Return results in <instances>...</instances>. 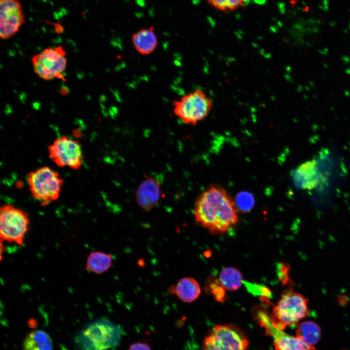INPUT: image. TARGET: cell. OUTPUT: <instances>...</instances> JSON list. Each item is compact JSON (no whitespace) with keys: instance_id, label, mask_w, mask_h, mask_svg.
<instances>
[{"instance_id":"52a82bcc","label":"cell","mask_w":350,"mask_h":350,"mask_svg":"<svg viewBox=\"0 0 350 350\" xmlns=\"http://www.w3.org/2000/svg\"><path fill=\"white\" fill-rule=\"evenodd\" d=\"M249 341L245 333L234 324L218 325L205 337L203 350H247Z\"/></svg>"},{"instance_id":"ffe728a7","label":"cell","mask_w":350,"mask_h":350,"mask_svg":"<svg viewBox=\"0 0 350 350\" xmlns=\"http://www.w3.org/2000/svg\"><path fill=\"white\" fill-rule=\"evenodd\" d=\"M215 9L224 12H229L243 7L247 0H207Z\"/></svg>"},{"instance_id":"5b68a950","label":"cell","mask_w":350,"mask_h":350,"mask_svg":"<svg viewBox=\"0 0 350 350\" xmlns=\"http://www.w3.org/2000/svg\"><path fill=\"white\" fill-rule=\"evenodd\" d=\"M27 181L32 196L42 206L47 205L59 198L63 183L59 174L48 166L30 172Z\"/></svg>"},{"instance_id":"8fae6325","label":"cell","mask_w":350,"mask_h":350,"mask_svg":"<svg viewBox=\"0 0 350 350\" xmlns=\"http://www.w3.org/2000/svg\"><path fill=\"white\" fill-rule=\"evenodd\" d=\"M22 7L18 0H0V36L9 38L19 30L24 22Z\"/></svg>"},{"instance_id":"4fadbf2b","label":"cell","mask_w":350,"mask_h":350,"mask_svg":"<svg viewBox=\"0 0 350 350\" xmlns=\"http://www.w3.org/2000/svg\"><path fill=\"white\" fill-rule=\"evenodd\" d=\"M169 292L175 294L179 299L186 303L195 300L201 293V288L198 282L192 277L181 279L174 286L169 288Z\"/></svg>"},{"instance_id":"7402d4cb","label":"cell","mask_w":350,"mask_h":350,"mask_svg":"<svg viewBox=\"0 0 350 350\" xmlns=\"http://www.w3.org/2000/svg\"><path fill=\"white\" fill-rule=\"evenodd\" d=\"M236 205L239 210L244 212L250 210L253 207L254 201L253 196L247 192H242L237 197Z\"/></svg>"},{"instance_id":"7a4b0ae2","label":"cell","mask_w":350,"mask_h":350,"mask_svg":"<svg viewBox=\"0 0 350 350\" xmlns=\"http://www.w3.org/2000/svg\"><path fill=\"white\" fill-rule=\"evenodd\" d=\"M121 337L120 327L101 319L87 326L76 340L82 350H107L116 347Z\"/></svg>"},{"instance_id":"e0dca14e","label":"cell","mask_w":350,"mask_h":350,"mask_svg":"<svg viewBox=\"0 0 350 350\" xmlns=\"http://www.w3.org/2000/svg\"><path fill=\"white\" fill-rule=\"evenodd\" d=\"M111 254L102 251L91 252L88 257L86 269L87 271L97 274L107 271L112 265Z\"/></svg>"},{"instance_id":"d6986e66","label":"cell","mask_w":350,"mask_h":350,"mask_svg":"<svg viewBox=\"0 0 350 350\" xmlns=\"http://www.w3.org/2000/svg\"><path fill=\"white\" fill-rule=\"evenodd\" d=\"M219 281L226 290L235 291L242 285L243 276L238 269L231 267H226L220 273Z\"/></svg>"},{"instance_id":"5bb4252c","label":"cell","mask_w":350,"mask_h":350,"mask_svg":"<svg viewBox=\"0 0 350 350\" xmlns=\"http://www.w3.org/2000/svg\"><path fill=\"white\" fill-rule=\"evenodd\" d=\"M316 163L315 161H308L298 167L293 174L295 182L302 189H312L319 182L317 178Z\"/></svg>"},{"instance_id":"44dd1931","label":"cell","mask_w":350,"mask_h":350,"mask_svg":"<svg viewBox=\"0 0 350 350\" xmlns=\"http://www.w3.org/2000/svg\"><path fill=\"white\" fill-rule=\"evenodd\" d=\"M207 289L217 301L223 302L225 300L226 289L220 284L219 280L210 277L207 282Z\"/></svg>"},{"instance_id":"9a60e30c","label":"cell","mask_w":350,"mask_h":350,"mask_svg":"<svg viewBox=\"0 0 350 350\" xmlns=\"http://www.w3.org/2000/svg\"><path fill=\"white\" fill-rule=\"evenodd\" d=\"M132 43L136 50L142 55H148L156 49L158 38L153 27L141 29L132 35Z\"/></svg>"},{"instance_id":"cb8c5ba5","label":"cell","mask_w":350,"mask_h":350,"mask_svg":"<svg viewBox=\"0 0 350 350\" xmlns=\"http://www.w3.org/2000/svg\"><path fill=\"white\" fill-rule=\"evenodd\" d=\"M128 350H151V349L147 344L138 342L131 345Z\"/></svg>"},{"instance_id":"7c38bea8","label":"cell","mask_w":350,"mask_h":350,"mask_svg":"<svg viewBox=\"0 0 350 350\" xmlns=\"http://www.w3.org/2000/svg\"><path fill=\"white\" fill-rule=\"evenodd\" d=\"M136 194V201L139 206L147 211L151 210L161 197L159 183L155 178L149 177L140 184Z\"/></svg>"},{"instance_id":"2e32d148","label":"cell","mask_w":350,"mask_h":350,"mask_svg":"<svg viewBox=\"0 0 350 350\" xmlns=\"http://www.w3.org/2000/svg\"><path fill=\"white\" fill-rule=\"evenodd\" d=\"M52 339L46 332L35 330L26 336L23 343V350H52Z\"/></svg>"},{"instance_id":"ba28073f","label":"cell","mask_w":350,"mask_h":350,"mask_svg":"<svg viewBox=\"0 0 350 350\" xmlns=\"http://www.w3.org/2000/svg\"><path fill=\"white\" fill-rule=\"evenodd\" d=\"M252 314L254 319L264 329L265 334L273 338L275 350H315L313 346L306 344L298 337L277 328L273 324L271 314L264 307H254Z\"/></svg>"},{"instance_id":"603a6c76","label":"cell","mask_w":350,"mask_h":350,"mask_svg":"<svg viewBox=\"0 0 350 350\" xmlns=\"http://www.w3.org/2000/svg\"><path fill=\"white\" fill-rule=\"evenodd\" d=\"M289 265L285 263L280 262L277 264V272L278 277L283 285L287 284L289 281Z\"/></svg>"},{"instance_id":"3957f363","label":"cell","mask_w":350,"mask_h":350,"mask_svg":"<svg viewBox=\"0 0 350 350\" xmlns=\"http://www.w3.org/2000/svg\"><path fill=\"white\" fill-rule=\"evenodd\" d=\"M309 313L308 299L292 289L287 290L273 308L272 323L277 328L283 331L298 323Z\"/></svg>"},{"instance_id":"ac0fdd59","label":"cell","mask_w":350,"mask_h":350,"mask_svg":"<svg viewBox=\"0 0 350 350\" xmlns=\"http://www.w3.org/2000/svg\"><path fill=\"white\" fill-rule=\"evenodd\" d=\"M320 331L316 323L311 321H306L299 325L296 330V336L306 344L313 346L319 340Z\"/></svg>"},{"instance_id":"30bf717a","label":"cell","mask_w":350,"mask_h":350,"mask_svg":"<svg viewBox=\"0 0 350 350\" xmlns=\"http://www.w3.org/2000/svg\"><path fill=\"white\" fill-rule=\"evenodd\" d=\"M65 52L61 47L47 48L33 58L34 71L40 78L50 80L62 77L67 66Z\"/></svg>"},{"instance_id":"9c48e42d","label":"cell","mask_w":350,"mask_h":350,"mask_svg":"<svg viewBox=\"0 0 350 350\" xmlns=\"http://www.w3.org/2000/svg\"><path fill=\"white\" fill-rule=\"evenodd\" d=\"M51 159L59 167L74 170L81 167L83 155L81 144L67 136L58 138L48 148Z\"/></svg>"},{"instance_id":"277c9868","label":"cell","mask_w":350,"mask_h":350,"mask_svg":"<svg viewBox=\"0 0 350 350\" xmlns=\"http://www.w3.org/2000/svg\"><path fill=\"white\" fill-rule=\"evenodd\" d=\"M175 115L184 123L195 125L210 112L213 102L203 90L196 89L172 102Z\"/></svg>"},{"instance_id":"6da1fadb","label":"cell","mask_w":350,"mask_h":350,"mask_svg":"<svg viewBox=\"0 0 350 350\" xmlns=\"http://www.w3.org/2000/svg\"><path fill=\"white\" fill-rule=\"evenodd\" d=\"M238 209L223 188L213 185L199 195L194 205V221L213 234L228 231L238 220Z\"/></svg>"},{"instance_id":"8992f818","label":"cell","mask_w":350,"mask_h":350,"mask_svg":"<svg viewBox=\"0 0 350 350\" xmlns=\"http://www.w3.org/2000/svg\"><path fill=\"white\" fill-rule=\"evenodd\" d=\"M30 220L27 214L12 205L6 204L0 210L1 241L24 245Z\"/></svg>"}]
</instances>
